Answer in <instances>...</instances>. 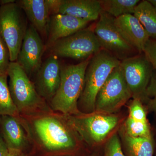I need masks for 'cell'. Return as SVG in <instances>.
<instances>
[{
	"label": "cell",
	"instance_id": "8fae6325",
	"mask_svg": "<svg viewBox=\"0 0 156 156\" xmlns=\"http://www.w3.org/2000/svg\"><path fill=\"white\" fill-rule=\"evenodd\" d=\"M44 46L37 30L32 25L27 27L16 62L27 75L36 73L41 66Z\"/></svg>",
	"mask_w": 156,
	"mask_h": 156
},
{
	"label": "cell",
	"instance_id": "9a60e30c",
	"mask_svg": "<svg viewBox=\"0 0 156 156\" xmlns=\"http://www.w3.org/2000/svg\"><path fill=\"white\" fill-rule=\"evenodd\" d=\"M101 11L99 0H59L54 14H67L89 22L98 20Z\"/></svg>",
	"mask_w": 156,
	"mask_h": 156
},
{
	"label": "cell",
	"instance_id": "484cf974",
	"mask_svg": "<svg viewBox=\"0 0 156 156\" xmlns=\"http://www.w3.org/2000/svg\"><path fill=\"white\" fill-rule=\"evenodd\" d=\"M150 109L156 112V76H152L147 89L145 100Z\"/></svg>",
	"mask_w": 156,
	"mask_h": 156
},
{
	"label": "cell",
	"instance_id": "2e32d148",
	"mask_svg": "<svg viewBox=\"0 0 156 156\" xmlns=\"http://www.w3.org/2000/svg\"><path fill=\"white\" fill-rule=\"evenodd\" d=\"M16 2L37 31L43 34L48 33L50 11L46 0H21Z\"/></svg>",
	"mask_w": 156,
	"mask_h": 156
},
{
	"label": "cell",
	"instance_id": "7402d4cb",
	"mask_svg": "<svg viewBox=\"0 0 156 156\" xmlns=\"http://www.w3.org/2000/svg\"><path fill=\"white\" fill-rule=\"evenodd\" d=\"M123 132L134 137H150V127L147 122H138L128 117L124 125Z\"/></svg>",
	"mask_w": 156,
	"mask_h": 156
},
{
	"label": "cell",
	"instance_id": "4316f807",
	"mask_svg": "<svg viewBox=\"0 0 156 156\" xmlns=\"http://www.w3.org/2000/svg\"><path fill=\"white\" fill-rule=\"evenodd\" d=\"M143 53L153 69L156 70V40H149Z\"/></svg>",
	"mask_w": 156,
	"mask_h": 156
},
{
	"label": "cell",
	"instance_id": "4fadbf2b",
	"mask_svg": "<svg viewBox=\"0 0 156 156\" xmlns=\"http://www.w3.org/2000/svg\"><path fill=\"white\" fill-rule=\"evenodd\" d=\"M115 25L121 36L133 49L143 52L150 39L146 31L133 14H125L115 18Z\"/></svg>",
	"mask_w": 156,
	"mask_h": 156
},
{
	"label": "cell",
	"instance_id": "5bb4252c",
	"mask_svg": "<svg viewBox=\"0 0 156 156\" xmlns=\"http://www.w3.org/2000/svg\"><path fill=\"white\" fill-rule=\"evenodd\" d=\"M89 22L67 14H53L48 25L47 46L51 47L60 39L86 28Z\"/></svg>",
	"mask_w": 156,
	"mask_h": 156
},
{
	"label": "cell",
	"instance_id": "277c9868",
	"mask_svg": "<svg viewBox=\"0 0 156 156\" xmlns=\"http://www.w3.org/2000/svg\"><path fill=\"white\" fill-rule=\"evenodd\" d=\"M25 15L16 1L0 7V35L9 48L11 62L17 61L28 27Z\"/></svg>",
	"mask_w": 156,
	"mask_h": 156
},
{
	"label": "cell",
	"instance_id": "7a4b0ae2",
	"mask_svg": "<svg viewBox=\"0 0 156 156\" xmlns=\"http://www.w3.org/2000/svg\"><path fill=\"white\" fill-rule=\"evenodd\" d=\"M90 58L77 64L61 66L60 85L50 101L53 111L65 115L82 114L78 108V101L83 89L85 74Z\"/></svg>",
	"mask_w": 156,
	"mask_h": 156
},
{
	"label": "cell",
	"instance_id": "30bf717a",
	"mask_svg": "<svg viewBox=\"0 0 156 156\" xmlns=\"http://www.w3.org/2000/svg\"><path fill=\"white\" fill-rule=\"evenodd\" d=\"M114 19L111 15L101 11L93 30L101 49L119 59H123L134 49L121 36L115 25Z\"/></svg>",
	"mask_w": 156,
	"mask_h": 156
},
{
	"label": "cell",
	"instance_id": "9c48e42d",
	"mask_svg": "<svg viewBox=\"0 0 156 156\" xmlns=\"http://www.w3.org/2000/svg\"><path fill=\"white\" fill-rule=\"evenodd\" d=\"M119 66L132 98L145 101L153 68L144 54L124 58Z\"/></svg>",
	"mask_w": 156,
	"mask_h": 156
},
{
	"label": "cell",
	"instance_id": "ba28073f",
	"mask_svg": "<svg viewBox=\"0 0 156 156\" xmlns=\"http://www.w3.org/2000/svg\"><path fill=\"white\" fill-rule=\"evenodd\" d=\"M132 98L119 65L113 70L96 98L95 112L112 114Z\"/></svg>",
	"mask_w": 156,
	"mask_h": 156
},
{
	"label": "cell",
	"instance_id": "d4e9b609",
	"mask_svg": "<svg viewBox=\"0 0 156 156\" xmlns=\"http://www.w3.org/2000/svg\"><path fill=\"white\" fill-rule=\"evenodd\" d=\"M10 62L9 48L0 35V73H7Z\"/></svg>",
	"mask_w": 156,
	"mask_h": 156
},
{
	"label": "cell",
	"instance_id": "ffe728a7",
	"mask_svg": "<svg viewBox=\"0 0 156 156\" xmlns=\"http://www.w3.org/2000/svg\"><path fill=\"white\" fill-rule=\"evenodd\" d=\"M102 11L118 18L125 14H133L139 0H99Z\"/></svg>",
	"mask_w": 156,
	"mask_h": 156
},
{
	"label": "cell",
	"instance_id": "52a82bcc",
	"mask_svg": "<svg viewBox=\"0 0 156 156\" xmlns=\"http://www.w3.org/2000/svg\"><path fill=\"white\" fill-rule=\"evenodd\" d=\"M51 48L57 57L83 61L91 58L101 49L94 30L89 28L58 40Z\"/></svg>",
	"mask_w": 156,
	"mask_h": 156
},
{
	"label": "cell",
	"instance_id": "cb8c5ba5",
	"mask_svg": "<svg viewBox=\"0 0 156 156\" xmlns=\"http://www.w3.org/2000/svg\"><path fill=\"white\" fill-rule=\"evenodd\" d=\"M104 156H125L117 134L113 135L107 142Z\"/></svg>",
	"mask_w": 156,
	"mask_h": 156
},
{
	"label": "cell",
	"instance_id": "3957f363",
	"mask_svg": "<svg viewBox=\"0 0 156 156\" xmlns=\"http://www.w3.org/2000/svg\"><path fill=\"white\" fill-rule=\"evenodd\" d=\"M68 125L89 145L100 144L119 124L113 114L95 112L88 114L65 115Z\"/></svg>",
	"mask_w": 156,
	"mask_h": 156
},
{
	"label": "cell",
	"instance_id": "f1b7e54d",
	"mask_svg": "<svg viewBox=\"0 0 156 156\" xmlns=\"http://www.w3.org/2000/svg\"><path fill=\"white\" fill-rule=\"evenodd\" d=\"M8 156H23L20 154V151H9Z\"/></svg>",
	"mask_w": 156,
	"mask_h": 156
},
{
	"label": "cell",
	"instance_id": "44dd1931",
	"mask_svg": "<svg viewBox=\"0 0 156 156\" xmlns=\"http://www.w3.org/2000/svg\"><path fill=\"white\" fill-rule=\"evenodd\" d=\"M8 74L0 73V117H17L19 112L11 98L8 83Z\"/></svg>",
	"mask_w": 156,
	"mask_h": 156
},
{
	"label": "cell",
	"instance_id": "603a6c76",
	"mask_svg": "<svg viewBox=\"0 0 156 156\" xmlns=\"http://www.w3.org/2000/svg\"><path fill=\"white\" fill-rule=\"evenodd\" d=\"M129 117L138 122H147V114L142 102L140 99L134 98L129 106Z\"/></svg>",
	"mask_w": 156,
	"mask_h": 156
},
{
	"label": "cell",
	"instance_id": "7c38bea8",
	"mask_svg": "<svg viewBox=\"0 0 156 156\" xmlns=\"http://www.w3.org/2000/svg\"><path fill=\"white\" fill-rule=\"evenodd\" d=\"M61 69L58 57L53 54L36 73L35 87L43 99L50 101L56 94L61 82Z\"/></svg>",
	"mask_w": 156,
	"mask_h": 156
},
{
	"label": "cell",
	"instance_id": "8992f818",
	"mask_svg": "<svg viewBox=\"0 0 156 156\" xmlns=\"http://www.w3.org/2000/svg\"><path fill=\"white\" fill-rule=\"evenodd\" d=\"M34 126L42 144L49 150H72L76 146L74 131L56 117L39 118L34 121Z\"/></svg>",
	"mask_w": 156,
	"mask_h": 156
},
{
	"label": "cell",
	"instance_id": "6da1fadb",
	"mask_svg": "<svg viewBox=\"0 0 156 156\" xmlns=\"http://www.w3.org/2000/svg\"><path fill=\"white\" fill-rule=\"evenodd\" d=\"M120 62L119 58L103 49L90 58L85 74L83 89L78 101L81 113L88 114L95 112L98 93Z\"/></svg>",
	"mask_w": 156,
	"mask_h": 156
},
{
	"label": "cell",
	"instance_id": "5b68a950",
	"mask_svg": "<svg viewBox=\"0 0 156 156\" xmlns=\"http://www.w3.org/2000/svg\"><path fill=\"white\" fill-rule=\"evenodd\" d=\"M7 74L11 98L19 113L34 111L43 104V100L22 67L17 62H10Z\"/></svg>",
	"mask_w": 156,
	"mask_h": 156
},
{
	"label": "cell",
	"instance_id": "83f0119b",
	"mask_svg": "<svg viewBox=\"0 0 156 156\" xmlns=\"http://www.w3.org/2000/svg\"><path fill=\"white\" fill-rule=\"evenodd\" d=\"M9 150L2 136L0 134V156H8Z\"/></svg>",
	"mask_w": 156,
	"mask_h": 156
},
{
	"label": "cell",
	"instance_id": "4dcf8cb0",
	"mask_svg": "<svg viewBox=\"0 0 156 156\" xmlns=\"http://www.w3.org/2000/svg\"><path fill=\"white\" fill-rule=\"evenodd\" d=\"M147 1H148L154 7L156 8V0H147Z\"/></svg>",
	"mask_w": 156,
	"mask_h": 156
},
{
	"label": "cell",
	"instance_id": "f546056e",
	"mask_svg": "<svg viewBox=\"0 0 156 156\" xmlns=\"http://www.w3.org/2000/svg\"><path fill=\"white\" fill-rule=\"evenodd\" d=\"M15 2H16V1H14V0H2V1H0L1 5H8V4Z\"/></svg>",
	"mask_w": 156,
	"mask_h": 156
},
{
	"label": "cell",
	"instance_id": "d6986e66",
	"mask_svg": "<svg viewBox=\"0 0 156 156\" xmlns=\"http://www.w3.org/2000/svg\"><path fill=\"white\" fill-rule=\"evenodd\" d=\"M133 15L146 31L150 38L156 40V8L147 0L140 2Z\"/></svg>",
	"mask_w": 156,
	"mask_h": 156
},
{
	"label": "cell",
	"instance_id": "e0dca14e",
	"mask_svg": "<svg viewBox=\"0 0 156 156\" xmlns=\"http://www.w3.org/2000/svg\"><path fill=\"white\" fill-rule=\"evenodd\" d=\"M2 136L9 151H20L28 144V140L17 117H0Z\"/></svg>",
	"mask_w": 156,
	"mask_h": 156
},
{
	"label": "cell",
	"instance_id": "ac0fdd59",
	"mask_svg": "<svg viewBox=\"0 0 156 156\" xmlns=\"http://www.w3.org/2000/svg\"><path fill=\"white\" fill-rule=\"evenodd\" d=\"M124 148L127 156H153L154 145L152 137H134L122 131Z\"/></svg>",
	"mask_w": 156,
	"mask_h": 156
}]
</instances>
